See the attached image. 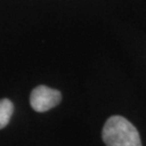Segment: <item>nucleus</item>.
<instances>
[{"mask_svg": "<svg viewBox=\"0 0 146 146\" xmlns=\"http://www.w3.org/2000/svg\"><path fill=\"white\" fill-rule=\"evenodd\" d=\"M102 139L106 146H142L137 129L122 116H111L106 120Z\"/></svg>", "mask_w": 146, "mask_h": 146, "instance_id": "nucleus-1", "label": "nucleus"}, {"mask_svg": "<svg viewBox=\"0 0 146 146\" xmlns=\"http://www.w3.org/2000/svg\"><path fill=\"white\" fill-rule=\"evenodd\" d=\"M31 106L38 113H44L58 106L62 101V94L47 86H38L31 93Z\"/></svg>", "mask_w": 146, "mask_h": 146, "instance_id": "nucleus-2", "label": "nucleus"}, {"mask_svg": "<svg viewBox=\"0 0 146 146\" xmlns=\"http://www.w3.org/2000/svg\"><path fill=\"white\" fill-rule=\"evenodd\" d=\"M13 110H14V106L10 100H0V130L3 129L9 123Z\"/></svg>", "mask_w": 146, "mask_h": 146, "instance_id": "nucleus-3", "label": "nucleus"}]
</instances>
